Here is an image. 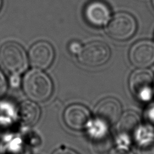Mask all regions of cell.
<instances>
[{
    "mask_svg": "<svg viewBox=\"0 0 154 154\" xmlns=\"http://www.w3.org/2000/svg\"><path fill=\"white\" fill-rule=\"evenodd\" d=\"M137 29V22L131 14L119 12L110 20L106 31L112 38L116 40H126L131 38Z\"/></svg>",
    "mask_w": 154,
    "mask_h": 154,
    "instance_id": "3",
    "label": "cell"
},
{
    "mask_svg": "<svg viewBox=\"0 0 154 154\" xmlns=\"http://www.w3.org/2000/svg\"><path fill=\"white\" fill-rule=\"evenodd\" d=\"M152 73L147 69H139L132 73L129 78V88L133 95L141 100H149L153 88Z\"/></svg>",
    "mask_w": 154,
    "mask_h": 154,
    "instance_id": "5",
    "label": "cell"
},
{
    "mask_svg": "<svg viewBox=\"0 0 154 154\" xmlns=\"http://www.w3.org/2000/svg\"><path fill=\"white\" fill-rule=\"evenodd\" d=\"M27 57L23 48L16 42H7L0 48V64L13 75L22 73L27 67Z\"/></svg>",
    "mask_w": 154,
    "mask_h": 154,
    "instance_id": "2",
    "label": "cell"
},
{
    "mask_svg": "<svg viewBox=\"0 0 154 154\" xmlns=\"http://www.w3.org/2000/svg\"><path fill=\"white\" fill-rule=\"evenodd\" d=\"M88 109L80 104L69 106L64 112V120L66 125L74 130L84 128L90 120Z\"/></svg>",
    "mask_w": 154,
    "mask_h": 154,
    "instance_id": "10",
    "label": "cell"
},
{
    "mask_svg": "<svg viewBox=\"0 0 154 154\" xmlns=\"http://www.w3.org/2000/svg\"><path fill=\"white\" fill-rule=\"evenodd\" d=\"M53 154H78V153L69 149H59L56 151H55Z\"/></svg>",
    "mask_w": 154,
    "mask_h": 154,
    "instance_id": "15",
    "label": "cell"
},
{
    "mask_svg": "<svg viewBox=\"0 0 154 154\" xmlns=\"http://www.w3.org/2000/svg\"><path fill=\"white\" fill-rule=\"evenodd\" d=\"M7 88V84L5 78L0 70V98L5 93Z\"/></svg>",
    "mask_w": 154,
    "mask_h": 154,
    "instance_id": "13",
    "label": "cell"
},
{
    "mask_svg": "<svg viewBox=\"0 0 154 154\" xmlns=\"http://www.w3.org/2000/svg\"><path fill=\"white\" fill-rule=\"evenodd\" d=\"M111 11L108 5L100 0H94L88 2L84 10V16L86 22L94 27L105 25L109 19Z\"/></svg>",
    "mask_w": 154,
    "mask_h": 154,
    "instance_id": "8",
    "label": "cell"
},
{
    "mask_svg": "<svg viewBox=\"0 0 154 154\" xmlns=\"http://www.w3.org/2000/svg\"><path fill=\"white\" fill-rule=\"evenodd\" d=\"M129 59L133 65L146 67L154 63V43L141 40L134 43L129 51Z\"/></svg>",
    "mask_w": 154,
    "mask_h": 154,
    "instance_id": "7",
    "label": "cell"
},
{
    "mask_svg": "<svg viewBox=\"0 0 154 154\" xmlns=\"http://www.w3.org/2000/svg\"><path fill=\"white\" fill-rule=\"evenodd\" d=\"M54 57L52 46L45 41L34 43L29 51V59L31 64L36 68L44 69L52 63Z\"/></svg>",
    "mask_w": 154,
    "mask_h": 154,
    "instance_id": "9",
    "label": "cell"
},
{
    "mask_svg": "<svg viewBox=\"0 0 154 154\" xmlns=\"http://www.w3.org/2000/svg\"><path fill=\"white\" fill-rule=\"evenodd\" d=\"M1 6H2V0H0V9L1 8Z\"/></svg>",
    "mask_w": 154,
    "mask_h": 154,
    "instance_id": "17",
    "label": "cell"
},
{
    "mask_svg": "<svg viewBox=\"0 0 154 154\" xmlns=\"http://www.w3.org/2000/svg\"><path fill=\"white\" fill-rule=\"evenodd\" d=\"M82 46L81 43L77 41H73L69 43V50L72 54H78L80 51Z\"/></svg>",
    "mask_w": 154,
    "mask_h": 154,
    "instance_id": "14",
    "label": "cell"
},
{
    "mask_svg": "<svg viewBox=\"0 0 154 154\" xmlns=\"http://www.w3.org/2000/svg\"><path fill=\"white\" fill-rule=\"evenodd\" d=\"M152 5H153V7L154 8V0H152Z\"/></svg>",
    "mask_w": 154,
    "mask_h": 154,
    "instance_id": "18",
    "label": "cell"
},
{
    "mask_svg": "<svg viewBox=\"0 0 154 154\" xmlns=\"http://www.w3.org/2000/svg\"><path fill=\"white\" fill-rule=\"evenodd\" d=\"M111 154H132V153L124 149H117L112 151Z\"/></svg>",
    "mask_w": 154,
    "mask_h": 154,
    "instance_id": "16",
    "label": "cell"
},
{
    "mask_svg": "<svg viewBox=\"0 0 154 154\" xmlns=\"http://www.w3.org/2000/svg\"><path fill=\"white\" fill-rule=\"evenodd\" d=\"M23 88L25 93L31 100L43 102L51 95L52 84L45 73L38 70H32L25 75Z\"/></svg>",
    "mask_w": 154,
    "mask_h": 154,
    "instance_id": "1",
    "label": "cell"
},
{
    "mask_svg": "<svg viewBox=\"0 0 154 154\" xmlns=\"http://www.w3.org/2000/svg\"><path fill=\"white\" fill-rule=\"evenodd\" d=\"M18 116L23 123L33 125L37 122L40 116L39 107L32 101H24L19 106Z\"/></svg>",
    "mask_w": 154,
    "mask_h": 154,
    "instance_id": "12",
    "label": "cell"
},
{
    "mask_svg": "<svg viewBox=\"0 0 154 154\" xmlns=\"http://www.w3.org/2000/svg\"><path fill=\"white\" fill-rule=\"evenodd\" d=\"M140 124V118L138 114L134 111H129L125 112L120 119L117 131L121 137L131 138L137 132Z\"/></svg>",
    "mask_w": 154,
    "mask_h": 154,
    "instance_id": "11",
    "label": "cell"
},
{
    "mask_svg": "<svg viewBox=\"0 0 154 154\" xmlns=\"http://www.w3.org/2000/svg\"><path fill=\"white\" fill-rule=\"evenodd\" d=\"M110 49L104 42H91L82 46L78 54L79 62L83 65L96 67L105 64L109 58Z\"/></svg>",
    "mask_w": 154,
    "mask_h": 154,
    "instance_id": "4",
    "label": "cell"
},
{
    "mask_svg": "<svg viewBox=\"0 0 154 154\" xmlns=\"http://www.w3.org/2000/svg\"><path fill=\"white\" fill-rule=\"evenodd\" d=\"M122 108L120 102L112 97H107L100 101L94 109L96 119L105 125H112L119 119Z\"/></svg>",
    "mask_w": 154,
    "mask_h": 154,
    "instance_id": "6",
    "label": "cell"
}]
</instances>
